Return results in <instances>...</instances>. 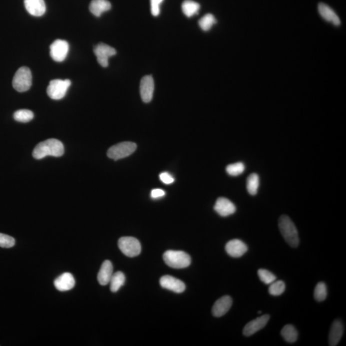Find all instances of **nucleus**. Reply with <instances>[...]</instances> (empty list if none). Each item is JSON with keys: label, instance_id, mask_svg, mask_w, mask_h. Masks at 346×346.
<instances>
[{"label": "nucleus", "instance_id": "nucleus-12", "mask_svg": "<svg viewBox=\"0 0 346 346\" xmlns=\"http://www.w3.org/2000/svg\"><path fill=\"white\" fill-rule=\"evenodd\" d=\"M160 284L162 288L168 289L176 293H182L185 290L184 282L171 276H164L160 280Z\"/></svg>", "mask_w": 346, "mask_h": 346}, {"label": "nucleus", "instance_id": "nucleus-26", "mask_svg": "<svg viewBox=\"0 0 346 346\" xmlns=\"http://www.w3.org/2000/svg\"><path fill=\"white\" fill-rule=\"evenodd\" d=\"M33 117L34 115L30 110H19L13 114V118L15 121L21 122V123H28L33 119Z\"/></svg>", "mask_w": 346, "mask_h": 346}, {"label": "nucleus", "instance_id": "nucleus-13", "mask_svg": "<svg viewBox=\"0 0 346 346\" xmlns=\"http://www.w3.org/2000/svg\"><path fill=\"white\" fill-rule=\"evenodd\" d=\"M225 250L230 257L239 258L247 252L248 246L241 240L233 239L226 244Z\"/></svg>", "mask_w": 346, "mask_h": 346}, {"label": "nucleus", "instance_id": "nucleus-17", "mask_svg": "<svg viewBox=\"0 0 346 346\" xmlns=\"http://www.w3.org/2000/svg\"><path fill=\"white\" fill-rule=\"evenodd\" d=\"M24 3L26 10L33 16H42L46 12V4L44 0H24Z\"/></svg>", "mask_w": 346, "mask_h": 346}, {"label": "nucleus", "instance_id": "nucleus-35", "mask_svg": "<svg viewBox=\"0 0 346 346\" xmlns=\"http://www.w3.org/2000/svg\"><path fill=\"white\" fill-rule=\"evenodd\" d=\"M165 196V192L162 189H155L152 190L151 192V198L153 199H157L162 198Z\"/></svg>", "mask_w": 346, "mask_h": 346}, {"label": "nucleus", "instance_id": "nucleus-11", "mask_svg": "<svg viewBox=\"0 0 346 346\" xmlns=\"http://www.w3.org/2000/svg\"><path fill=\"white\" fill-rule=\"evenodd\" d=\"M154 80L150 75L144 76L140 83V94L144 103L150 102L153 98L154 92Z\"/></svg>", "mask_w": 346, "mask_h": 346}, {"label": "nucleus", "instance_id": "nucleus-33", "mask_svg": "<svg viewBox=\"0 0 346 346\" xmlns=\"http://www.w3.org/2000/svg\"><path fill=\"white\" fill-rule=\"evenodd\" d=\"M164 0H151V11L154 16H158L160 12V4Z\"/></svg>", "mask_w": 346, "mask_h": 346}, {"label": "nucleus", "instance_id": "nucleus-9", "mask_svg": "<svg viewBox=\"0 0 346 346\" xmlns=\"http://www.w3.org/2000/svg\"><path fill=\"white\" fill-rule=\"evenodd\" d=\"M68 42L64 40H56L50 46V55L56 62H62L68 54Z\"/></svg>", "mask_w": 346, "mask_h": 346}, {"label": "nucleus", "instance_id": "nucleus-1", "mask_svg": "<svg viewBox=\"0 0 346 346\" xmlns=\"http://www.w3.org/2000/svg\"><path fill=\"white\" fill-rule=\"evenodd\" d=\"M64 153V147L62 142L55 139H49L38 144L33 151V157L40 160L46 156L59 157Z\"/></svg>", "mask_w": 346, "mask_h": 346}, {"label": "nucleus", "instance_id": "nucleus-14", "mask_svg": "<svg viewBox=\"0 0 346 346\" xmlns=\"http://www.w3.org/2000/svg\"><path fill=\"white\" fill-rule=\"evenodd\" d=\"M214 210L219 216L227 217L235 213L236 211V207L228 199L219 198L215 204Z\"/></svg>", "mask_w": 346, "mask_h": 346}, {"label": "nucleus", "instance_id": "nucleus-7", "mask_svg": "<svg viewBox=\"0 0 346 346\" xmlns=\"http://www.w3.org/2000/svg\"><path fill=\"white\" fill-rule=\"evenodd\" d=\"M118 246L121 252L128 257H137L141 252V243L134 237H121L119 239Z\"/></svg>", "mask_w": 346, "mask_h": 346}, {"label": "nucleus", "instance_id": "nucleus-6", "mask_svg": "<svg viewBox=\"0 0 346 346\" xmlns=\"http://www.w3.org/2000/svg\"><path fill=\"white\" fill-rule=\"evenodd\" d=\"M71 84V81L68 79L64 80L60 79L51 80L47 88V94L49 98L59 100L65 96Z\"/></svg>", "mask_w": 346, "mask_h": 346}, {"label": "nucleus", "instance_id": "nucleus-18", "mask_svg": "<svg viewBox=\"0 0 346 346\" xmlns=\"http://www.w3.org/2000/svg\"><path fill=\"white\" fill-rule=\"evenodd\" d=\"M344 326L342 321L336 320L332 323L329 337V345L336 346L338 345L343 338Z\"/></svg>", "mask_w": 346, "mask_h": 346}, {"label": "nucleus", "instance_id": "nucleus-24", "mask_svg": "<svg viewBox=\"0 0 346 346\" xmlns=\"http://www.w3.org/2000/svg\"><path fill=\"white\" fill-rule=\"evenodd\" d=\"M125 282V276L121 271L113 274L111 279H110V291L112 293H116L119 290Z\"/></svg>", "mask_w": 346, "mask_h": 346}, {"label": "nucleus", "instance_id": "nucleus-21", "mask_svg": "<svg viewBox=\"0 0 346 346\" xmlns=\"http://www.w3.org/2000/svg\"><path fill=\"white\" fill-rule=\"evenodd\" d=\"M110 8L111 4L107 0H92L89 5L90 12L96 17H100L103 13L110 10Z\"/></svg>", "mask_w": 346, "mask_h": 346}, {"label": "nucleus", "instance_id": "nucleus-31", "mask_svg": "<svg viewBox=\"0 0 346 346\" xmlns=\"http://www.w3.org/2000/svg\"><path fill=\"white\" fill-rule=\"evenodd\" d=\"M258 275L260 280H261L262 282H264L266 284H271L273 282L276 281L277 280V277L274 275L273 273L270 272L266 269H261L258 271Z\"/></svg>", "mask_w": 346, "mask_h": 346}, {"label": "nucleus", "instance_id": "nucleus-32", "mask_svg": "<svg viewBox=\"0 0 346 346\" xmlns=\"http://www.w3.org/2000/svg\"><path fill=\"white\" fill-rule=\"evenodd\" d=\"M14 245L15 239L13 237L0 233V247L10 248Z\"/></svg>", "mask_w": 346, "mask_h": 346}, {"label": "nucleus", "instance_id": "nucleus-16", "mask_svg": "<svg viewBox=\"0 0 346 346\" xmlns=\"http://www.w3.org/2000/svg\"><path fill=\"white\" fill-rule=\"evenodd\" d=\"M54 286L58 291H68L75 286V280L73 276L69 273H64L54 281Z\"/></svg>", "mask_w": 346, "mask_h": 346}, {"label": "nucleus", "instance_id": "nucleus-25", "mask_svg": "<svg viewBox=\"0 0 346 346\" xmlns=\"http://www.w3.org/2000/svg\"><path fill=\"white\" fill-rule=\"evenodd\" d=\"M260 184L259 176L257 173L251 174L246 182V188L250 195H256Z\"/></svg>", "mask_w": 346, "mask_h": 346}, {"label": "nucleus", "instance_id": "nucleus-8", "mask_svg": "<svg viewBox=\"0 0 346 346\" xmlns=\"http://www.w3.org/2000/svg\"><path fill=\"white\" fill-rule=\"evenodd\" d=\"M94 53L99 65L103 67H107L108 65V59L116 54V51L114 47L104 43H99L94 47Z\"/></svg>", "mask_w": 346, "mask_h": 346}, {"label": "nucleus", "instance_id": "nucleus-29", "mask_svg": "<svg viewBox=\"0 0 346 346\" xmlns=\"http://www.w3.org/2000/svg\"><path fill=\"white\" fill-rule=\"evenodd\" d=\"M270 285L271 286L269 288V293L271 295L274 296H280L286 290V284L281 280L277 282L275 281Z\"/></svg>", "mask_w": 346, "mask_h": 346}, {"label": "nucleus", "instance_id": "nucleus-19", "mask_svg": "<svg viewBox=\"0 0 346 346\" xmlns=\"http://www.w3.org/2000/svg\"><path fill=\"white\" fill-rule=\"evenodd\" d=\"M318 9L321 17L326 21L332 22L336 26L340 25L341 20L338 15L329 5L321 3L319 4Z\"/></svg>", "mask_w": 346, "mask_h": 346}, {"label": "nucleus", "instance_id": "nucleus-4", "mask_svg": "<svg viewBox=\"0 0 346 346\" xmlns=\"http://www.w3.org/2000/svg\"><path fill=\"white\" fill-rule=\"evenodd\" d=\"M31 83L32 75L30 69L27 67H20L13 76V87L18 92H25L30 89Z\"/></svg>", "mask_w": 346, "mask_h": 346}, {"label": "nucleus", "instance_id": "nucleus-20", "mask_svg": "<svg viewBox=\"0 0 346 346\" xmlns=\"http://www.w3.org/2000/svg\"><path fill=\"white\" fill-rule=\"evenodd\" d=\"M113 275V266L111 262L105 261L101 266L98 275V280L101 286L109 284Z\"/></svg>", "mask_w": 346, "mask_h": 346}, {"label": "nucleus", "instance_id": "nucleus-23", "mask_svg": "<svg viewBox=\"0 0 346 346\" xmlns=\"http://www.w3.org/2000/svg\"><path fill=\"white\" fill-rule=\"evenodd\" d=\"M281 335L286 342L294 343L298 340V333L296 328L291 325H287L283 328Z\"/></svg>", "mask_w": 346, "mask_h": 346}, {"label": "nucleus", "instance_id": "nucleus-10", "mask_svg": "<svg viewBox=\"0 0 346 346\" xmlns=\"http://www.w3.org/2000/svg\"><path fill=\"white\" fill-rule=\"evenodd\" d=\"M269 319H270V316L269 315H264L250 321L244 328V336L250 337L256 334L260 330L263 329L268 324Z\"/></svg>", "mask_w": 346, "mask_h": 346}, {"label": "nucleus", "instance_id": "nucleus-3", "mask_svg": "<svg viewBox=\"0 0 346 346\" xmlns=\"http://www.w3.org/2000/svg\"><path fill=\"white\" fill-rule=\"evenodd\" d=\"M163 259L167 266L174 269L185 268L191 263V257L182 251H167L163 255Z\"/></svg>", "mask_w": 346, "mask_h": 346}, {"label": "nucleus", "instance_id": "nucleus-30", "mask_svg": "<svg viewBox=\"0 0 346 346\" xmlns=\"http://www.w3.org/2000/svg\"><path fill=\"white\" fill-rule=\"evenodd\" d=\"M244 170H245V166L243 162H237L228 165L226 168L228 175L232 176L241 175L244 173Z\"/></svg>", "mask_w": 346, "mask_h": 346}, {"label": "nucleus", "instance_id": "nucleus-28", "mask_svg": "<svg viewBox=\"0 0 346 346\" xmlns=\"http://www.w3.org/2000/svg\"><path fill=\"white\" fill-rule=\"evenodd\" d=\"M216 23V18L211 13H207L199 21V25L203 31H209Z\"/></svg>", "mask_w": 346, "mask_h": 346}, {"label": "nucleus", "instance_id": "nucleus-34", "mask_svg": "<svg viewBox=\"0 0 346 346\" xmlns=\"http://www.w3.org/2000/svg\"><path fill=\"white\" fill-rule=\"evenodd\" d=\"M159 177L160 180L165 184H171L175 181L173 176L167 172H164V173L160 174Z\"/></svg>", "mask_w": 346, "mask_h": 346}, {"label": "nucleus", "instance_id": "nucleus-5", "mask_svg": "<svg viewBox=\"0 0 346 346\" xmlns=\"http://www.w3.org/2000/svg\"><path fill=\"white\" fill-rule=\"evenodd\" d=\"M136 144L132 142H123L110 147L107 151L108 158L114 160L128 157L136 150Z\"/></svg>", "mask_w": 346, "mask_h": 346}, {"label": "nucleus", "instance_id": "nucleus-22", "mask_svg": "<svg viewBox=\"0 0 346 346\" xmlns=\"http://www.w3.org/2000/svg\"><path fill=\"white\" fill-rule=\"evenodd\" d=\"M182 8L183 12L187 17H191L198 14L200 9V4L192 0H185L183 2Z\"/></svg>", "mask_w": 346, "mask_h": 346}, {"label": "nucleus", "instance_id": "nucleus-2", "mask_svg": "<svg viewBox=\"0 0 346 346\" xmlns=\"http://www.w3.org/2000/svg\"><path fill=\"white\" fill-rule=\"evenodd\" d=\"M278 227L286 243L291 247L297 248L300 244L298 232L290 218L283 215L278 221Z\"/></svg>", "mask_w": 346, "mask_h": 346}, {"label": "nucleus", "instance_id": "nucleus-27", "mask_svg": "<svg viewBox=\"0 0 346 346\" xmlns=\"http://www.w3.org/2000/svg\"><path fill=\"white\" fill-rule=\"evenodd\" d=\"M328 295L327 285L324 282H320L317 284L314 289V298L318 302H323L326 300Z\"/></svg>", "mask_w": 346, "mask_h": 346}, {"label": "nucleus", "instance_id": "nucleus-15", "mask_svg": "<svg viewBox=\"0 0 346 346\" xmlns=\"http://www.w3.org/2000/svg\"><path fill=\"white\" fill-rule=\"evenodd\" d=\"M232 305V299L229 296L219 298L212 307V312L214 317L220 318L227 313Z\"/></svg>", "mask_w": 346, "mask_h": 346}]
</instances>
